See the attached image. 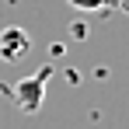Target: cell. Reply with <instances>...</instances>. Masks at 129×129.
Instances as JSON below:
<instances>
[{
	"label": "cell",
	"mask_w": 129,
	"mask_h": 129,
	"mask_svg": "<svg viewBox=\"0 0 129 129\" xmlns=\"http://www.w3.org/2000/svg\"><path fill=\"white\" fill-rule=\"evenodd\" d=\"M49 77H52V66L45 63V66H39L31 77H21L18 84L11 87V94H14V105L21 108V112H39L42 108V101H45V84H49Z\"/></svg>",
	"instance_id": "6da1fadb"
},
{
	"label": "cell",
	"mask_w": 129,
	"mask_h": 129,
	"mask_svg": "<svg viewBox=\"0 0 129 129\" xmlns=\"http://www.w3.org/2000/svg\"><path fill=\"white\" fill-rule=\"evenodd\" d=\"M112 0H70V7H77V11H84V14H94V11H105Z\"/></svg>",
	"instance_id": "3957f363"
},
{
	"label": "cell",
	"mask_w": 129,
	"mask_h": 129,
	"mask_svg": "<svg viewBox=\"0 0 129 129\" xmlns=\"http://www.w3.org/2000/svg\"><path fill=\"white\" fill-rule=\"evenodd\" d=\"M28 49H31V35H28L24 28H18V24H7V28L0 31V59L14 63V59H21Z\"/></svg>",
	"instance_id": "7a4b0ae2"
},
{
	"label": "cell",
	"mask_w": 129,
	"mask_h": 129,
	"mask_svg": "<svg viewBox=\"0 0 129 129\" xmlns=\"http://www.w3.org/2000/svg\"><path fill=\"white\" fill-rule=\"evenodd\" d=\"M112 4H115L119 11H126V14H129V0H112Z\"/></svg>",
	"instance_id": "277c9868"
}]
</instances>
